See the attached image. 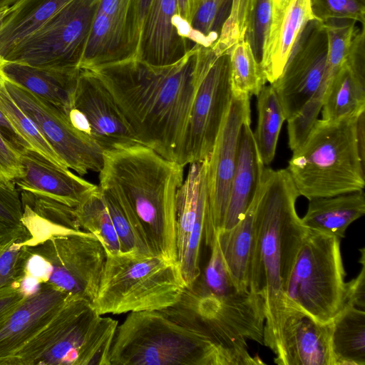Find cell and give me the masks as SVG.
<instances>
[{
    "instance_id": "cell-1",
    "label": "cell",
    "mask_w": 365,
    "mask_h": 365,
    "mask_svg": "<svg viewBox=\"0 0 365 365\" xmlns=\"http://www.w3.org/2000/svg\"><path fill=\"white\" fill-rule=\"evenodd\" d=\"M195 48L153 66L135 58L91 69L105 84L138 142L178 163L195 89Z\"/></svg>"
},
{
    "instance_id": "cell-2",
    "label": "cell",
    "mask_w": 365,
    "mask_h": 365,
    "mask_svg": "<svg viewBox=\"0 0 365 365\" xmlns=\"http://www.w3.org/2000/svg\"><path fill=\"white\" fill-rule=\"evenodd\" d=\"M299 196L287 168H264L255 207L249 290L263 302V344L274 354L291 312L284 287L309 232L296 210Z\"/></svg>"
},
{
    "instance_id": "cell-3",
    "label": "cell",
    "mask_w": 365,
    "mask_h": 365,
    "mask_svg": "<svg viewBox=\"0 0 365 365\" xmlns=\"http://www.w3.org/2000/svg\"><path fill=\"white\" fill-rule=\"evenodd\" d=\"M184 167L141 145L103 152L99 187L128 206L155 255L178 262L176 195Z\"/></svg>"
},
{
    "instance_id": "cell-4",
    "label": "cell",
    "mask_w": 365,
    "mask_h": 365,
    "mask_svg": "<svg viewBox=\"0 0 365 365\" xmlns=\"http://www.w3.org/2000/svg\"><path fill=\"white\" fill-rule=\"evenodd\" d=\"M358 117L318 118L304 141L292 151L287 170L299 195L310 200L364 190Z\"/></svg>"
},
{
    "instance_id": "cell-5",
    "label": "cell",
    "mask_w": 365,
    "mask_h": 365,
    "mask_svg": "<svg viewBox=\"0 0 365 365\" xmlns=\"http://www.w3.org/2000/svg\"><path fill=\"white\" fill-rule=\"evenodd\" d=\"M109 361L110 365H235L220 345L160 311L130 312L117 327Z\"/></svg>"
},
{
    "instance_id": "cell-6",
    "label": "cell",
    "mask_w": 365,
    "mask_h": 365,
    "mask_svg": "<svg viewBox=\"0 0 365 365\" xmlns=\"http://www.w3.org/2000/svg\"><path fill=\"white\" fill-rule=\"evenodd\" d=\"M106 255L91 303L101 315L160 311L176 304L187 287L178 262L157 255Z\"/></svg>"
},
{
    "instance_id": "cell-7",
    "label": "cell",
    "mask_w": 365,
    "mask_h": 365,
    "mask_svg": "<svg viewBox=\"0 0 365 365\" xmlns=\"http://www.w3.org/2000/svg\"><path fill=\"white\" fill-rule=\"evenodd\" d=\"M341 239L309 230L284 287L288 307L327 324L344 304Z\"/></svg>"
},
{
    "instance_id": "cell-8",
    "label": "cell",
    "mask_w": 365,
    "mask_h": 365,
    "mask_svg": "<svg viewBox=\"0 0 365 365\" xmlns=\"http://www.w3.org/2000/svg\"><path fill=\"white\" fill-rule=\"evenodd\" d=\"M27 249L26 279L35 284L48 283L71 298L93 302L107 257L95 235L83 230L51 235Z\"/></svg>"
},
{
    "instance_id": "cell-9",
    "label": "cell",
    "mask_w": 365,
    "mask_h": 365,
    "mask_svg": "<svg viewBox=\"0 0 365 365\" xmlns=\"http://www.w3.org/2000/svg\"><path fill=\"white\" fill-rule=\"evenodd\" d=\"M195 48V94L178 160L183 167L208 158L232 97L229 55Z\"/></svg>"
},
{
    "instance_id": "cell-10",
    "label": "cell",
    "mask_w": 365,
    "mask_h": 365,
    "mask_svg": "<svg viewBox=\"0 0 365 365\" xmlns=\"http://www.w3.org/2000/svg\"><path fill=\"white\" fill-rule=\"evenodd\" d=\"M99 0H72L4 60L40 68L77 71Z\"/></svg>"
},
{
    "instance_id": "cell-11",
    "label": "cell",
    "mask_w": 365,
    "mask_h": 365,
    "mask_svg": "<svg viewBox=\"0 0 365 365\" xmlns=\"http://www.w3.org/2000/svg\"><path fill=\"white\" fill-rule=\"evenodd\" d=\"M118 322L98 314L91 303L70 297L61 328L35 365H110Z\"/></svg>"
},
{
    "instance_id": "cell-12",
    "label": "cell",
    "mask_w": 365,
    "mask_h": 365,
    "mask_svg": "<svg viewBox=\"0 0 365 365\" xmlns=\"http://www.w3.org/2000/svg\"><path fill=\"white\" fill-rule=\"evenodd\" d=\"M5 86L68 168L80 175L101 170L103 150L72 124L64 110L7 80Z\"/></svg>"
},
{
    "instance_id": "cell-13",
    "label": "cell",
    "mask_w": 365,
    "mask_h": 365,
    "mask_svg": "<svg viewBox=\"0 0 365 365\" xmlns=\"http://www.w3.org/2000/svg\"><path fill=\"white\" fill-rule=\"evenodd\" d=\"M250 96L232 94L213 148L207 158L210 220L203 230L202 240L210 247L222 227L234 175L241 128L251 118Z\"/></svg>"
},
{
    "instance_id": "cell-14",
    "label": "cell",
    "mask_w": 365,
    "mask_h": 365,
    "mask_svg": "<svg viewBox=\"0 0 365 365\" xmlns=\"http://www.w3.org/2000/svg\"><path fill=\"white\" fill-rule=\"evenodd\" d=\"M327 50L324 24L317 19L310 21L302 31L282 74L271 84L286 120L298 113L319 87Z\"/></svg>"
},
{
    "instance_id": "cell-15",
    "label": "cell",
    "mask_w": 365,
    "mask_h": 365,
    "mask_svg": "<svg viewBox=\"0 0 365 365\" xmlns=\"http://www.w3.org/2000/svg\"><path fill=\"white\" fill-rule=\"evenodd\" d=\"M209 247L211 253L208 262L194 282L217 301L222 317L230 326L246 339L262 344L265 319L262 299L236 287L225 264L216 235Z\"/></svg>"
},
{
    "instance_id": "cell-16",
    "label": "cell",
    "mask_w": 365,
    "mask_h": 365,
    "mask_svg": "<svg viewBox=\"0 0 365 365\" xmlns=\"http://www.w3.org/2000/svg\"><path fill=\"white\" fill-rule=\"evenodd\" d=\"M73 108L85 118L90 135L103 152L140 144L103 81L81 69Z\"/></svg>"
},
{
    "instance_id": "cell-17",
    "label": "cell",
    "mask_w": 365,
    "mask_h": 365,
    "mask_svg": "<svg viewBox=\"0 0 365 365\" xmlns=\"http://www.w3.org/2000/svg\"><path fill=\"white\" fill-rule=\"evenodd\" d=\"M70 298L48 283H41L0 320V365L10 359L41 331Z\"/></svg>"
},
{
    "instance_id": "cell-18",
    "label": "cell",
    "mask_w": 365,
    "mask_h": 365,
    "mask_svg": "<svg viewBox=\"0 0 365 365\" xmlns=\"http://www.w3.org/2000/svg\"><path fill=\"white\" fill-rule=\"evenodd\" d=\"M194 46L187 39L177 0H153L143 23L135 58L153 66H170Z\"/></svg>"
},
{
    "instance_id": "cell-19",
    "label": "cell",
    "mask_w": 365,
    "mask_h": 365,
    "mask_svg": "<svg viewBox=\"0 0 365 365\" xmlns=\"http://www.w3.org/2000/svg\"><path fill=\"white\" fill-rule=\"evenodd\" d=\"M22 174L15 181L21 191L44 196L75 207L98 186L73 174L34 148L20 154Z\"/></svg>"
},
{
    "instance_id": "cell-20",
    "label": "cell",
    "mask_w": 365,
    "mask_h": 365,
    "mask_svg": "<svg viewBox=\"0 0 365 365\" xmlns=\"http://www.w3.org/2000/svg\"><path fill=\"white\" fill-rule=\"evenodd\" d=\"M168 318L198 331L227 351L236 365L264 364L259 356H252L246 339L228 324L208 302L185 290L172 307L160 310Z\"/></svg>"
},
{
    "instance_id": "cell-21",
    "label": "cell",
    "mask_w": 365,
    "mask_h": 365,
    "mask_svg": "<svg viewBox=\"0 0 365 365\" xmlns=\"http://www.w3.org/2000/svg\"><path fill=\"white\" fill-rule=\"evenodd\" d=\"M331 322L319 323L297 309L283 322L274 361L279 365H334Z\"/></svg>"
},
{
    "instance_id": "cell-22",
    "label": "cell",
    "mask_w": 365,
    "mask_h": 365,
    "mask_svg": "<svg viewBox=\"0 0 365 365\" xmlns=\"http://www.w3.org/2000/svg\"><path fill=\"white\" fill-rule=\"evenodd\" d=\"M314 19L310 0H287L280 11L272 14L259 56L270 84L281 76L302 31Z\"/></svg>"
},
{
    "instance_id": "cell-23",
    "label": "cell",
    "mask_w": 365,
    "mask_h": 365,
    "mask_svg": "<svg viewBox=\"0 0 365 365\" xmlns=\"http://www.w3.org/2000/svg\"><path fill=\"white\" fill-rule=\"evenodd\" d=\"M365 31L356 33L348 58L324 94L322 119L336 120L358 117L365 111Z\"/></svg>"
},
{
    "instance_id": "cell-24",
    "label": "cell",
    "mask_w": 365,
    "mask_h": 365,
    "mask_svg": "<svg viewBox=\"0 0 365 365\" xmlns=\"http://www.w3.org/2000/svg\"><path fill=\"white\" fill-rule=\"evenodd\" d=\"M264 170L249 118L240 130L237 162L221 230L232 228L243 217L260 187Z\"/></svg>"
},
{
    "instance_id": "cell-25",
    "label": "cell",
    "mask_w": 365,
    "mask_h": 365,
    "mask_svg": "<svg viewBox=\"0 0 365 365\" xmlns=\"http://www.w3.org/2000/svg\"><path fill=\"white\" fill-rule=\"evenodd\" d=\"M135 55L128 21L107 16L97 10L80 69L91 70L133 58Z\"/></svg>"
},
{
    "instance_id": "cell-26",
    "label": "cell",
    "mask_w": 365,
    "mask_h": 365,
    "mask_svg": "<svg viewBox=\"0 0 365 365\" xmlns=\"http://www.w3.org/2000/svg\"><path fill=\"white\" fill-rule=\"evenodd\" d=\"M80 70L59 71L8 61L2 66L6 80L48 101L67 114L73 108Z\"/></svg>"
},
{
    "instance_id": "cell-27",
    "label": "cell",
    "mask_w": 365,
    "mask_h": 365,
    "mask_svg": "<svg viewBox=\"0 0 365 365\" xmlns=\"http://www.w3.org/2000/svg\"><path fill=\"white\" fill-rule=\"evenodd\" d=\"M365 214L364 190L309 200L303 225L309 230L344 238L348 227Z\"/></svg>"
},
{
    "instance_id": "cell-28",
    "label": "cell",
    "mask_w": 365,
    "mask_h": 365,
    "mask_svg": "<svg viewBox=\"0 0 365 365\" xmlns=\"http://www.w3.org/2000/svg\"><path fill=\"white\" fill-rule=\"evenodd\" d=\"M72 0H18L0 23V56L4 57Z\"/></svg>"
},
{
    "instance_id": "cell-29",
    "label": "cell",
    "mask_w": 365,
    "mask_h": 365,
    "mask_svg": "<svg viewBox=\"0 0 365 365\" xmlns=\"http://www.w3.org/2000/svg\"><path fill=\"white\" fill-rule=\"evenodd\" d=\"M258 192L243 217L232 228L216 234L226 267L236 287L243 291H250L249 269Z\"/></svg>"
},
{
    "instance_id": "cell-30",
    "label": "cell",
    "mask_w": 365,
    "mask_h": 365,
    "mask_svg": "<svg viewBox=\"0 0 365 365\" xmlns=\"http://www.w3.org/2000/svg\"><path fill=\"white\" fill-rule=\"evenodd\" d=\"M207 158L190 164L176 195V246L178 264L185 254L200 203L209 192Z\"/></svg>"
},
{
    "instance_id": "cell-31",
    "label": "cell",
    "mask_w": 365,
    "mask_h": 365,
    "mask_svg": "<svg viewBox=\"0 0 365 365\" xmlns=\"http://www.w3.org/2000/svg\"><path fill=\"white\" fill-rule=\"evenodd\" d=\"M334 365H365V311L344 304L331 321Z\"/></svg>"
},
{
    "instance_id": "cell-32",
    "label": "cell",
    "mask_w": 365,
    "mask_h": 365,
    "mask_svg": "<svg viewBox=\"0 0 365 365\" xmlns=\"http://www.w3.org/2000/svg\"><path fill=\"white\" fill-rule=\"evenodd\" d=\"M257 96V125L254 137L264 165L273 160L282 124L286 120L273 86H264Z\"/></svg>"
},
{
    "instance_id": "cell-33",
    "label": "cell",
    "mask_w": 365,
    "mask_h": 365,
    "mask_svg": "<svg viewBox=\"0 0 365 365\" xmlns=\"http://www.w3.org/2000/svg\"><path fill=\"white\" fill-rule=\"evenodd\" d=\"M73 210L81 230L95 235L107 254L121 252L118 237L99 187Z\"/></svg>"
},
{
    "instance_id": "cell-34",
    "label": "cell",
    "mask_w": 365,
    "mask_h": 365,
    "mask_svg": "<svg viewBox=\"0 0 365 365\" xmlns=\"http://www.w3.org/2000/svg\"><path fill=\"white\" fill-rule=\"evenodd\" d=\"M99 188L118 237L121 252L155 255L140 222L132 210L110 192Z\"/></svg>"
},
{
    "instance_id": "cell-35",
    "label": "cell",
    "mask_w": 365,
    "mask_h": 365,
    "mask_svg": "<svg viewBox=\"0 0 365 365\" xmlns=\"http://www.w3.org/2000/svg\"><path fill=\"white\" fill-rule=\"evenodd\" d=\"M228 55L232 94L257 96L267 80L249 40L236 43Z\"/></svg>"
},
{
    "instance_id": "cell-36",
    "label": "cell",
    "mask_w": 365,
    "mask_h": 365,
    "mask_svg": "<svg viewBox=\"0 0 365 365\" xmlns=\"http://www.w3.org/2000/svg\"><path fill=\"white\" fill-rule=\"evenodd\" d=\"M15 185L0 180V246L27 243L32 237L24 222L23 205Z\"/></svg>"
},
{
    "instance_id": "cell-37",
    "label": "cell",
    "mask_w": 365,
    "mask_h": 365,
    "mask_svg": "<svg viewBox=\"0 0 365 365\" xmlns=\"http://www.w3.org/2000/svg\"><path fill=\"white\" fill-rule=\"evenodd\" d=\"M231 0H199L190 24L189 40L193 45L212 46L228 16Z\"/></svg>"
},
{
    "instance_id": "cell-38",
    "label": "cell",
    "mask_w": 365,
    "mask_h": 365,
    "mask_svg": "<svg viewBox=\"0 0 365 365\" xmlns=\"http://www.w3.org/2000/svg\"><path fill=\"white\" fill-rule=\"evenodd\" d=\"M258 1L231 0L228 16L211 46L217 53L228 54L236 43L249 38Z\"/></svg>"
},
{
    "instance_id": "cell-39",
    "label": "cell",
    "mask_w": 365,
    "mask_h": 365,
    "mask_svg": "<svg viewBox=\"0 0 365 365\" xmlns=\"http://www.w3.org/2000/svg\"><path fill=\"white\" fill-rule=\"evenodd\" d=\"M0 108L17 132L29 143L32 148L43 154L52 162L67 168L42 136L32 120L14 101L6 90L5 82L0 86Z\"/></svg>"
},
{
    "instance_id": "cell-40",
    "label": "cell",
    "mask_w": 365,
    "mask_h": 365,
    "mask_svg": "<svg viewBox=\"0 0 365 365\" xmlns=\"http://www.w3.org/2000/svg\"><path fill=\"white\" fill-rule=\"evenodd\" d=\"M29 257L25 242H15L0 246V289L21 284Z\"/></svg>"
},
{
    "instance_id": "cell-41",
    "label": "cell",
    "mask_w": 365,
    "mask_h": 365,
    "mask_svg": "<svg viewBox=\"0 0 365 365\" xmlns=\"http://www.w3.org/2000/svg\"><path fill=\"white\" fill-rule=\"evenodd\" d=\"M315 19L325 23L332 20H351L365 24V3L359 0H310Z\"/></svg>"
},
{
    "instance_id": "cell-42",
    "label": "cell",
    "mask_w": 365,
    "mask_h": 365,
    "mask_svg": "<svg viewBox=\"0 0 365 365\" xmlns=\"http://www.w3.org/2000/svg\"><path fill=\"white\" fill-rule=\"evenodd\" d=\"M21 174L20 154L0 135V180L15 183Z\"/></svg>"
},
{
    "instance_id": "cell-43",
    "label": "cell",
    "mask_w": 365,
    "mask_h": 365,
    "mask_svg": "<svg viewBox=\"0 0 365 365\" xmlns=\"http://www.w3.org/2000/svg\"><path fill=\"white\" fill-rule=\"evenodd\" d=\"M361 258L359 262L361 269L358 275L351 281L346 282L344 304L354 306L364 310L365 308V249L359 250Z\"/></svg>"
},
{
    "instance_id": "cell-44",
    "label": "cell",
    "mask_w": 365,
    "mask_h": 365,
    "mask_svg": "<svg viewBox=\"0 0 365 365\" xmlns=\"http://www.w3.org/2000/svg\"><path fill=\"white\" fill-rule=\"evenodd\" d=\"M133 0H99L97 10L107 16H113L128 21L133 44L138 49L135 40L132 22Z\"/></svg>"
},
{
    "instance_id": "cell-45",
    "label": "cell",
    "mask_w": 365,
    "mask_h": 365,
    "mask_svg": "<svg viewBox=\"0 0 365 365\" xmlns=\"http://www.w3.org/2000/svg\"><path fill=\"white\" fill-rule=\"evenodd\" d=\"M29 293L21 284L0 289V319L12 312Z\"/></svg>"
},
{
    "instance_id": "cell-46",
    "label": "cell",
    "mask_w": 365,
    "mask_h": 365,
    "mask_svg": "<svg viewBox=\"0 0 365 365\" xmlns=\"http://www.w3.org/2000/svg\"><path fill=\"white\" fill-rule=\"evenodd\" d=\"M0 135L19 154L23 153L26 149L31 148L29 143L14 128L1 108Z\"/></svg>"
},
{
    "instance_id": "cell-47",
    "label": "cell",
    "mask_w": 365,
    "mask_h": 365,
    "mask_svg": "<svg viewBox=\"0 0 365 365\" xmlns=\"http://www.w3.org/2000/svg\"><path fill=\"white\" fill-rule=\"evenodd\" d=\"M152 1L153 0H133L132 22L135 38L138 44L143 23Z\"/></svg>"
},
{
    "instance_id": "cell-48",
    "label": "cell",
    "mask_w": 365,
    "mask_h": 365,
    "mask_svg": "<svg viewBox=\"0 0 365 365\" xmlns=\"http://www.w3.org/2000/svg\"><path fill=\"white\" fill-rule=\"evenodd\" d=\"M198 1L199 0H177L179 15L185 29L188 40L190 24L197 11Z\"/></svg>"
},
{
    "instance_id": "cell-49",
    "label": "cell",
    "mask_w": 365,
    "mask_h": 365,
    "mask_svg": "<svg viewBox=\"0 0 365 365\" xmlns=\"http://www.w3.org/2000/svg\"><path fill=\"white\" fill-rule=\"evenodd\" d=\"M18 0H0V16H4L9 9Z\"/></svg>"
},
{
    "instance_id": "cell-50",
    "label": "cell",
    "mask_w": 365,
    "mask_h": 365,
    "mask_svg": "<svg viewBox=\"0 0 365 365\" xmlns=\"http://www.w3.org/2000/svg\"><path fill=\"white\" fill-rule=\"evenodd\" d=\"M272 4V14L280 11L284 6L287 0H270Z\"/></svg>"
},
{
    "instance_id": "cell-51",
    "label": "cell",
    "mask_w": 365,
    "mask_h": 365,
    "mask_svg": "<svg viewBox=\"0 0 365 365\" xmlns=\"http://www.w3.org/2000/svg\"><path fill=\"white\" fill-rule=\"evenodd\" d=\"M4 59L0 56V86L4 83L6 78L2 71V66L4 63Z\"/></svg>"
},
{
    "instance_id": "cell-52",
    "label": "cell",
    "mask_w": 365,
    "mask_h": 365,
    "mask_svg": "<svg viewBox=\"0 0 365 365\" xmlns=\"http://www.w3.org/2000/svg\"><path fill=\"white\" fill-rule=\"evenodd\" d=\"M4 18V16H0V23L3 20Z\"/></svg>"
},
{
    "instance_id": "cell-53",
    "label": "cell",
    "mask_w": 365,
    "mask_h": 365,
    "mask_svg": "<svg viewBox=\"0 0 365 365\" xmlns=\"http://www.w3.org/2000/svg\"><path fill=\"white\" fill-rule=\"evenodd\" d=\"M359 1H361L363 3H365V0H359Z\"/></svg>"
}]
</instances>
